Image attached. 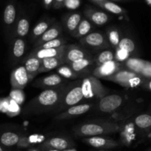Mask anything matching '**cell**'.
<instances>
[{"label":"cell","instance_id":"1","mask_svg":"<svg viewBox=\"0 0 151 151\" xmlns=\"http://www.w3.org/2000/svg\"><path fill=\"white\" fill-rule=\"evenodd\" d=\"M63 87H53L46 89L41 92L35 99L29 104L28 108L29 110L43 111L49 110L61 102L66 89Z\"/></svg>","mask_w":151,"mask_h":151},{"label":"cell","instance_id":"2","mask_svg":"<svg viewBox=\"0 0 151 151\" xmlns=\"http://www.w3.org/2000/svg\"><path fill=\"white\" fill-rule=\"evenodd\" d=\"M119 129V125L113 122H103L99 124L87 123L77 128L75 132L78 136L91 137L116 133Z\"/></svg>","mask_w":151,"mask_h":151},{"label":"cell","instance_id":"3","mask_svg":"<svg viewBox=\"0 0 151 151\" xmlns=\"http://www.w3.org/2000/svg\"><path fill=\"white\" fill-rule=\"evenodd\" d=\"M105 79L119 84L126 88H136L142 86L145 78L127 69H120Z\"/></svg>","mask_w":151,"mask_h":151},{"label":"cell","instance_id":"4","mask_svg":"<svg viewBox=\"0 0 151 151\" xmlns=\"http://www.w3.org/2000/svg\"><path fill=\"white\" fill-rule=\"evenodd\" d=\"M84 99H102L106 96L107 90L95 76L86 77L81 83Z\"/></svg>","mask_w":151,"mask_h":151},{"label":"cell","instance_id":"5","mask_svg":"<svg viewBox=\"0 0 151 151\" xmlns=\"http://www.w3.org/2000/svg\"><path fill=\"white\" fill-rule=\"evenodd\" d=\"M31 78L27 72L24 66H20L12 72L10 83L13 89L23 90Z\"/></svg>","mask_w":151,"mask_h":151},{"label":"cell","instance_id":"6","mask_svg":"<svg viewBox=\"0 0 151 151\" xmlns=\"http://www.w3.org/2000/svg\"><path fill=\"white\" fill-rule=\"evenodd\" d=\"M123 99L118 94H111L105 96L100 99L99 109L103 113H111L116 110L122 105Z\"/></svg>","mask_w":151,"mask_h":151},{"label":"cell","instance_id":"7","mask_svg":"<svg viewBox=\"0 0 151 151\" xmlns=\"http://www.w3.org/2000/svg\"><path fill=\"white\" fill-rule=\"evenodd\" d=\"M83 99L84 96L83 93L81 85H77L71 90L66 92V94H65V96L63 95V97L62 99L60 105H61L62 108L72 107L79 103Z\"/></svg>","mask_w":151,"mask_h":151},{"label":"cell","instance_id":"8","mask_svg":"<svg viewBox=\"0 0 151 151\" xmlns=\"http://www.w3.org/2000/svg\"><path fill=\"white\" fill-rule=\"evenodd\" d=\"M120 64L117 61H111L103 65H98L93 71V75L97 78H106L120 70Z\"/></svg>","mask_w":151,"mask_h":151},{"label":"cell","instance_id":"9","mask_svg":"<svg viewBox=\"0 0 151 151\" xmlns=\"http://www.w3.org/2000/svg\"><path fill=\"white\" fill-rule=\"evenodd\" d=\"M83 142L93 147L100 149H111L116 147L119 145V144L114 139L100 136L87 137L83 139Z\"/></svg>","mask_w":151,"mask_h":151},{"label":"cell","instance_id":"10","mask_svg":"<svg viewBox=\"0 0 151 151\" xmlns=\"http://www.w3.org/2000/svg\"><path fill=\"white\" fill-rule=\"evenodd\" d=\"M87 55L88 54L86 51L83 50L82 48L75 44H71V45H66L63 55V59L65 63L71 64L80 59L86 58Z\"/></svg>","mask_w":151,"mask_h":151},{"label":"cell","instance_id":"11","mask_svg":"<svg viewBox=\"0 0 151 151\" xmlns=\"http://www.w3.org/2000/svg\"><path fill=\"white\" fill-rule=\"evenodd\" d=\"M81 42L93 47H104L109 45L104 36L98 32L88 33L81 40Z\"/></svg>","mask_w":151,"mask_h":151},{"label":"cell","instance_id":"12","mask_svg":"<svg viewBox=\"0 0 151 151\" xmlns=\"http://www.w3.org/2000/svg\"><path fill=\"white\" fill-rule=\"evenodd\" d=\"M71 144L67 139L64 138L54 137L46 141L42 144V147L48 150H63L70 147Z\"/></svg>","mask_w":151,"mask_h":151},{"label":"cell","instance_id":"13","mask_svg":"<svg viewBox=\"0 0 151 151\" xmlns=\"http://www.w3.org/2000/svg\"><path fill=\"white\" fill-rule=\"evenodd\" d=\"M63 82V79L59 74H51L47 76L38 79L36 81L35 85L36 87H57L60 86Z\"/></svg>","mask_w":151,"mask_h":151},{"label":"cell","instance_id":"14","mask_svg":"<svg viewBox=\"0 0 151 151\" xmlns=\"http://www.w3.org/2000/svg\"><path fill=\"white\" fill-rule=\"evenodd\" d=\"M91 107V105L90 104H81V105H73L72 107H69L66 112L58 115V118L64 119V118H70L72 116H78V115L87 113Z\"/></svg>","mask_w":151,"mask_h":151},{"label":"cell","instance_id":"15","mask_svg":"<svg viewBox=\"0 0 151 151\" xmlns=\"http://www.w3.org/2000/svg\"><path fill=\"white\" fill-rule=\"evenodd\" d=\"M66 44L58 47V48H49V49H37L35 52L32 53L30 56H35L40 59H43L44 58L55 57V56H62L64 54L66 50Z\"/></svg>","mask_w":151,"mask_h":151},{"label":"cell","instance_id":"16","mask_svg":"<svg viewBox=\"0 0 151 151\" xmlns=\"http://www.w3.org/2000/svg\"><path fill=\"white\" fill-rule=\"evenodd\" d=\"M63 55L55 56V57L44 58V59H41V66L40 68L39 73L47 72V71L54 70L61 65L63 63H64Z\"/></svg>","mask_w":151,"mask_h":151},{"label":"cell","instance_id":"17","mask_svg":"<svg viewBox=\"0 0 151 151\" xmlns=\"http://www.w3.org/2000/svg\"><path fill=\"white\" fill-rule=\"evenodd\" d=\"M27 72L29 74L31 80L40 73L39 70L41 66V59L33 56H29L25 62L24 65Z\"/></svg>","mask_w":151,"mask_h":151},{"label":"cell","instance_id":"18","mask_svg":"<svg viewBox=\"0 0 151 151\" xmlns=\"http://www.w3.org/2000/svg\"><path fill=\"white\" fill-rule=\"evenodd\" d=\"M60 33H61V28L58 25H55L54 26L51 27L42 36H40V38H38V41L35 44V46L37 48V47H40L41 44H44V43L47 42V41L55 39V38H57L59 36Z\"/></svg>","mask_w":151,"mask_h":151},{"label":"cell","instance_id":"19","mask_svg":"<svg viewBox=\"0 0 151 151\" xmlns=\"http://www.w3.org/2000/svg\"><path fill=\"white\" fill-rule=\"evenodd\" d=\"M147 61L139 58H128L124 62V66L127 70L137 74L141 73Z\"/></svg>","mask_w":151,"mask_h":151},{"label":"cell","instance_id":"20","mask_svg":"<svg viewBox=\"0 0 151 151\" xmlns=\"http://www.w3.org/2000/svg\"><path fill=\"white\" fill-rule=\"evenodd\" d=\"M20 141L19 135L13 132L7 131L0 135V144L6 147H13L17 144Z\"/></svg>","mask_w":151,"mask_h":151},{"label":"cell","instance_id":"21","mask_svg":"<svg viewBox=\"0 0 151 151\" xmlns=\"http://www.w3.org/2000/svg\"><path fill=\"white\" fill-rule=\"evenodd\" d=\"M134 124L138 128L147 130L150 132L151 130V115L144 113L137 115L134 119Z\"/></svg>","mask_w":151,"mask_h":151},{"label":"cell","instance_id":"22","mask_svg":"<svg viewBox=\"0 0 151 151\" xmlns=\"http://www.w3.org/2000/svg\"><path fill=\"white\" fill-rule=\"evenodd\" d=\"M86 14L90 18L94 24L97 25H103L107 23L109 20V16L106 13L101 11H96V10H88L86 12Z\"/></svg>","mask_w":151,"mask_h":151},{"label":"cell","instance_id":"23","mask_svg":"<svg viewBox=\"0 0 151 151\" xmlns=\"http://www.w3.org/2000/svg\"><path fill=\"white\" fill-rule=\"evenodd\" d=\"M16 16V10L14 4H8L5 7L4 10V23L7 25H11L14 23Z\"/></svg>","mask_w":151,"mask_h":151},{"label":"cell","instance_id":"24","mask_svg":"<svg viewBox=\"0 0 151 151\" xmlns=\"http://www.w3.org/2000/svg\"><path fill=\"white\" fill-rule=\"evenodd\" d=\"M93 64L92 59H89V58H84V59H80V60L77 61V62H73V63L69 64V67L73 70L75 72L79 73L81 71L84 70L86 69L87 68L91 66Z\"/></svg>","mask_w":151,"mask_h":151},{"label":"cell","instance_id":"25","mask_svg":"<svg viewBox=\"0 0 151 151\" xmlns=\"http://www.w3.org/2000/svg\"><path fill=\"white\" fill-rule=\"evenodd\" d=\"M81 21V16L80 13H72L66 19V28L70 33L73 34V33L78 28L80 22Z\"/></svg>","mask_w":151,"mask_h":151},{"label":"cell","instance_id":"26","mask_svg":"<svg viewBox=\"0 0 151 151\" xmlns=\"http://www.w3.org/2000/svg\"><path fill=\"white\" fill-rule=\"evenodd\" d=\"M97 3L102 7L109 10L111 13H114V14H122V13H125V10L123 8L111 1L103 0V1H97Z\"/></svg>","mask_w":151,"mask_h":151},{"label":"cell","instance_id":"27","mask_svg":"<svg viewBox=\"0 0 151 151\" xmlns=\"http://www.w3.org/2000/svg\"><path fill=\"white\" fill-rule=\"evenodd\" d=\"M91 30V25L90 22L86 19H83L81 21L76 30L72 35L75 37L86 36Z\"/></svg>","mask_w":151,"mask_h":151},{"label":"cell","instance_id":"28","mask_svg":"<svg viewBox=\"0 0 151 151\" xmlns=\"http://www.w3.org/2000/svg\"><path fill=\"white\" fill-rule=\"evenodd\" d=\"M25 51V42L22 38H18L15 40L13 47V56L16 59H19L24 55Z\"/></svg>","mask_w":151,"mask_h":151},{"label":"cell","instance_id":"29","mask_svg":"<svg viewBox=\"0 0 151 151\" xmlns=\"http://www.w3.org/2000/svg\"><path fill=\"white\" fill-rule=\"evenodd\" d=\"M29 30V22L25 18H22L19 21L16 33L19 37H24L27 35Z\"/></svg>","mask_w":151,"mask_h":151},{"label":"cell","instance_id":"30","mask_svg":"<svg viewBox=\"0 0 151 151\" xmlns=\"http://www.w3.org/2000/svg\"><path fill=\"white\" fill-rule=\"evenodd\" d=\"M66 40L62 38H57L55 39L51 40L44 44H41L40 47H37V49H49V48H58L65 45Z\"/></svg>","mask_w":151,"mask_h":151},{"label":"cell","instance_id":"31","mask_svg":"<svg viewBox=\"0 0 151 151\" xmlns=\"http://www.w3.org/2000/svg\"><path fill=\"white\" fill-rule=\"evenodd\" d=\"M49 29V23L45 21L40 22L36 25V26L33 28L32 33V37L35 38L42 36L47 30Z\"/></svg>","mask_w":151,"mask_h":151},{"label":"cell","instance_id":"32","mask_svg":"<svg viewBox=\"0 0 151 151\" xmlns=\"http://www.w3.org/2000/svg\"><path fill=\"white\" fill-rule=\"evenodd\" d=\"M114 59V54L113 53V52L111 50H104L97 56L96 62H97V65H100L106 63V62L113 61Z\"/></svg>","mask_w":151,"mask_h":151},{"label":"cell","instance_id":"33","mask_svg":"<svg viewBox=\"0 0 151 151\" xmlns=\"http://www.w3.org/2000/svg\"><path fill=\"white\" fill-rule=\"evenodd\" d=\"M58 74L65 78H75L78 76V73L69 66H61L57 69Z\"/></svg>","mask_w":151,"mask_h":151},{"label":"cell","instance_id":"34","mask_svg":"<svg viewBox=\"0 0 151 151\" xmlns=\"http://www.w3.org/2000/svg\"><path fill=\"white\" fill-rule=\"evenodd\" d=\"M119 48L122 49V50H125L126 51H128V53H133V52L135 50L136 45L135 43L134 42L132 39L129 38H123L120 40L119 41V44L118 45Z\"/></svg>","mask_w":151,"mask_h":151},{"label":"cell","instance_id":"35","mask_svg":"<svg viewBox=\"0 0 151 151\" xmlns=\"http://www.w3.org/2000/svg\"><path fill=\"white\" fill-rule=\"evenodd\" d=\"M109 39L112 45L114 47H118L121 40L119 38V33L118 30L115 29L111 30L109 32Z\"/></svg>","mask_w":151,"mask_h":151},{"label":"cell","instance_id":"36","mask_svg":"<svg viewBox=\"0 0 151 151\" xmlns=\"http://www.w3.org/2000/svg\"><path fill=\"white\" fill-rule=\"evenodd\" d=\"M129 56L130 53H128L126 50L119 48V47H117V49L116 50V53L114 55V58L116 59V61L119 62H125L128 58H130Z\"/></svg>","mask_w":151,"mask_h":151},{"label":"cell","instance_id":"37","mask_svg":"<svg viewBox=\"0 0 151 151\" xmlns=\"http://www.w3.org/2000/svg\"><path fill=\"white\" fill-rule=\"evenodd\" d=\"M140 75L145 78H151V62H146L144 68L142 70Z\"/></svg>","mask_w":151,"mask_h":151},{"label":"cell","instance_id":"38","mask_svg":"<svg viewBox=\"0 0 151 151\" xmlns=\"http://www.w3.org/2000/svg\"><path fill=\"white\" fill-rule=\"evenodd\" d=\"M64 5L68 8L75 9L79 7L80 0H66L64 2Z\"/></svg>","mask_w":151,"mask_h":151},{"label":"cell","instance_id":"39","mask_svg":"<svg viewBox=\"0 0 151 151\" xmlns=\"http://www.w3.org/2000/svg\"><path fill=\"white\" fill-rule=\"evenodd\" d=\"M16 90V89H15ZM22 90H18V95H17V91L16 90V93H13L12 94V97H13V100L15 102H18L19 104L22 103V102L24 101V94L21 92Z\"/></svg>","mask_w":151,"mask_h":151},{"label":"cell","instance_id":"40","mask_svg":"<svg viewBox=\"0 0 151 151\" xmlns=\"http://www.w3.org/2000/svg\"><path fill=\"white\" fill-rule=\"evenodd\" d=\"M8 111L9 112L13 113V115L17 114L19 111V108L17 105V102H15L14 100H11V102H10V105H9Z\"/></svg>","mask_w":151,"mask_h":151},{"label":"cell","instance_id":"41","mask_svg":"<svg viewBox=\"0 0 151 151\" xmlns=\"http://www.w3.org/2000/svg\"><path fill=\"white\" fill-rule=\"evenodd\" d=\"M66 0H54L53 1V6L55 8H60L64 5V2Z\"/></svg>","mask_w":151,"mask_h":151},{"label":"cell","instance_id":"42","mask_svg":"<svg viewBox=\"0 0 151 151\" xmlns=\"http://www.w3.org/2000/svg\"><path fill=\"white\" fill-rule=\"evenodd\" d=\"M142 87L151 91V78H145Z\"/></svg>","mask_w":151,"mask_h":151},{"label":"cell","instance_id":"43","mask_svg":"<svg viewBox=\"0 0 151 151\" xmlns=\"http://www.w3.org/2000/svg\"><path fill=\"white\" fill-rule=\"evenodd\" d=\"M53 1L54 0H44V7L46 8L49 9L52 6V4H53Z\"/></svg>","mask_w":151,"mask_h":151},{"label":"cell","instance_id":"44","mask_svg":"<svg viewBox=\"0 0 151 151\" xmlns=\"http://www.w3.org/2000/svg\"><path fill=\"white\" fill-rule=\"evenodd\" d=\"M0 151H7V149H6V147L3 146L0 144Z\"/></svg>","mask_w":151,"mask_h":151},{"label":"cell","instance_id":"45","mask_svg":"<svg viewBox=\"0 0 151 151\" xmlns=\"http://www.w3.org/2000/svg\"><path fill=\"white\" fill-rule=\"evenodd\" d=\"M49 151H60V150H50Z\"/></svg>","mask_w":151,"mask_h":151},{"label":"cell","instance_id":"46","mask_svg":"<svg viewBox=\"0 0 151 151\" xmlns=\"http://www.w3.org/2000/svg\"><path fill=\"white\" fill-rule=\"evenodd\" d=\"M147 2L149 3V4H151V0H147Z\"/></svg>","mask_w":151,"mask_h":151},{"label":"cell","instance_id":"47","mask_svg":"<svg viewBox=\"0 0 151 151\" xmlns=\"http://www.w3.org/2000/svg\"><path fill=\"white\" fill-rule=\"evenodd\" d=\"M94 1H95L96 2H97V1H103V0H94Z\"/></svg>","mask_w":151,"mask_h":151},{"label":"cell","instance_id":"48","mask_svg":"<svg viewBox=\"0 0 151 151\" xmlns=\"http://www.w3.org/2000/svg\"><path fill=\"white\" fill-rule=\"evenodd\" d=\"M149 136H150V138L151 139V131L150 132V133H149Z\"/></svg>","mask_w":151,"mask_h":151},{"label":"cell","instance_id":"49","mask_svg":"<svg viewBox=\"0 0 151 151\" xmlns=\"http://www.w3.org/2000/svg\"><path fill=\"white\" fill-rule=\"evenodd\" d=\"M67 151H75V150H67Z\"/></svg>","mask_w":151,"mask_h":151},{"label":"cell","instance_id":"50","mask_svg":"<svg viewBox=\"0 0 151 151\" xmlns=\"http://www.w3.org/2000/svg\"><path fill=\"white\" fill-rule=\"evenodd\" d=\"M100 151H106V150H100Z\"/></svg>","mask_w":151,"mask_h":151},{"label":"cell","instance_id":"51","mask_svg":"<svg viewBox=\"0 0 151 151\" xmlns=\"http://www.w3.org/2000/svg\"><path fill=\"white\" fill-rule=\"evenodd\" d=\"M147 151H151V150H147Z\"/></svg>","mask_w":151,"mask_h":151},{"label":"cell","instance_id":"52","mask_svg":"<svg viewBox=\"0 0 151 151\" xmlns=\"http://www.w3.org/2000/svg\"><path fill=\"white\" fill-rule=\"evenodd\" d=\"M150 131H151V130H150Z\"/></svg>","mask_w":151,"mask_h":151}]
</instances>
